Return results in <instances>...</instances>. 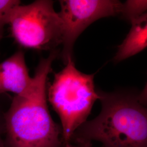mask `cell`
Listing matches in <instances>:
<instances>
[{"instance_id": "7", "label": "cell", "mask_w": 147, "mask_h": 147, "mask_svg": "<svg viewBox=\"0 0 147 147\" xmlns=\"http://www.w3.org/2000/svg\"><path fill=\"white\" fill-rule=\"evenodd\" d=\"M132 26L113 58L118 63L144 50L147 47V13L131 21Z\"/></svg>"}, {"instance_id": "3", "label": "cell", "mask_w": 147, "mask_h": 147, "mask_svg": "<svg viewBox=\"0 0 147 147\" xmlns=\"http://www.w3.org/2000/svg\"><path fill=\"white\" fill-rule=\"evenodd\" d=\"M65 67L55 74L47 88V100L60 118L65 147L70 143L75 130L87 121L99 95L95 89L94 74L78 70L69 58Z\"/></svg>"}, {"instance_id": "5", "label": "cell", "mask_w": 147, "mask_h": 147, "mask_svg": "<svg viewBox=\"0 0 147 147\" xmlns=\"http://www.w3.org/2000/svg\"><path fill=\"white\" fill-rule=\"evenodd\" d=\"M58 13L63 23L62 57L73 58L74 43L84 30L101 18L121 14L122 3L116 0H61Z\"/></svg>"}, {"instance_id": "4", "label": "cell", "mask_w": 147, "mask_h": 147, "mask_svg": "<svg viewBox=\"0 0 147 147\" xmlns=\"http://www.w3.org/2000/svg\"><path fill=\"white\" fill-rule=\"evenodd\" d=\"M9 24L12 36L22 47L52 51L62 44L63 23L52 1L38 0L17 5Z\"/></svg>"}, {"instance_id": "9", "label": "cell", "mask_w": 147, "mask_h": 147, "mask_svg": "<svg viewBox=\"0 0 147 147\" xmlns=\"http://www.w3.org/2000/svg\"><path fill=\"white\" fill-rule=\"evenodd\" d=\"M19 5L20 1L0 0V38L2 36L3 27L6 24H9L13 11Z\"/></svg>"}, {"instance_id": "2", "label": "cell", "mask_w": 147, "mask_h": 147, "mask_svg": "<svg viewBox=\"0 0 147 147\" xmlns=\"http://www.w3.org/2000/svg\"><path fill=\"white\" fill-rule=\"evenodd\" d=\"M100 114L74 132L70 143L97 141L104 147H147V112L144 94L98 91Z\"/></svg>"}, {"instance_id": "10", "label": "cell", "mask_w": 147, "mask_h": 147, "mask_svg": "<svg viewBox=\"0 0 147 147\" xmlns=\"http://www.w3.org/2000/svg\"><path fill=\"white\" fill-rule=\"evenodd\" d=\"M5 134L4 124L0 121V147H7L5 144V138H3V135Z\"/></svg>"}, {"instance_id": "6", "label": "cell", "mask_w": 147, "mask_h": 147, "mask_svg": "<svg viewBox=\"0 0 147 147\" xmlns=\"http://www.w3.org/2000/svg\"><path fill=\"white\" fill-rule=\"evenodd\" d=\"M33 81L22 51L16 52L0 63V94L9 92L16 95L24 94L30 89Z\"/></svg>"}, {"instance_id": "11", "label": "cell", "mask_w": 147, "mask_h": 147, "mask_svg": "<svg viewBox=\"0 0 147 147\" xmlns=\"http://www.w3.org/2000/svg\"><path fill=\"white\" fill-rule=\"evenodd\" d=\"M67 147H93L92 143H70Z\"/></svg>"}, {"instance_id": "8", "label": "cell", "mask_w": 147, "mask_h": 147, "mask_svg": "<svg viewBox=\"0 0 147 147\" xmlns=\"http://www.w3.org/2000/svg\"><path fill=\"white\" fill-rule=\"evenodd\" d=\"M146 0H128L122 3L121 14L129 21H133L147 13Z\"/></svg>"}, {"instance_id": "1", "label": "cell", "mask_w": 147, "mask_h": 147, "mask_svg": "<svg viewBox=\"0 0 147 147\" xmlns=\"http://www.w3.org/2000/svg\"><path fill=\"white\" fill-rule=\"evenodd\" d=\"M58 55L53 50L42 59L30 89L13 98L4 115L7 147H65L62 126L53 120L47 104V76Z\"/></svg>"}]
</instances>
